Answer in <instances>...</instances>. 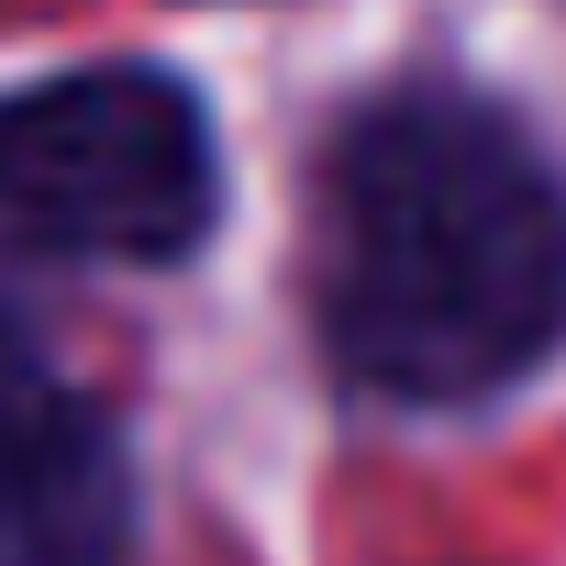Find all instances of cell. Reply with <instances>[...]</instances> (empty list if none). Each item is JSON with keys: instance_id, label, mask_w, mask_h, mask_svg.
<instances>
[{"instance_id": "6da1fadb", "label": "cell", "mask_w": 566, "mask_h": 566, "mask_svg": "<svg viewBox=\"0 0 566 566\" xmlns=\"http://www.w3.org/2000/svg\"><path fill=\"white\" fill-rule=\"evenodd\" d=\"M566 334V189L467 90H389L323 178V345L378 400H489Z\"/></svg>"}, {"instance_id": "7a4b0ae2", "label": "cell", "mask_w": 566, "mask_h": 566, "mask_svg": "<svg viewBox=\"0 0 566 566\" xmlns=\"http://www.w3.org/2000/svg\"><path fill=\"white\" fill-rule=\"evenodd\" d=\"M211 123L156 67H78L0 101V222L67 255H189L211 233Z\"/></svg>"}, {"instance_id": "3957f363", "label": "cell", "mask_w": 566, "mask_h": 566, "mask_svg": "<svg viewBox=\"0 0 566 566\" xmlns=\"http://www.w3.org/2000/svg\"><path fill=\"white\" fill-rule=\"evenodd\" d=\"M134 455L112 411L0 312V566H123Z\"/></svg>"}]
</instances>
